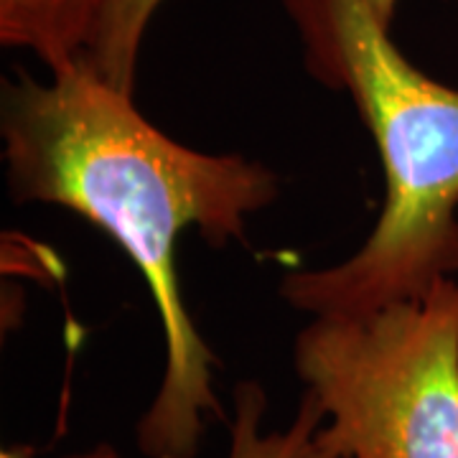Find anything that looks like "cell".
<instances>
[{
  "label": "cell",
  "mask_w": 458,
  "mask_h": 458,
  "mask_svg": "<svg viewBox=\"0 0 458 458\" xmlns=\"http://www.w3.org/2000/svg\"><path fill=\"white\" fill-rule=\"evenodd\" d=\"M0 138L18 204H54L99 227L138 267L165 344L161 385L135 426L146 458H197L214 393L216 357L181 291V234L212 247L242 240L247 219L278 199V176L240 153H204L156 128L131 92L80 59L49 80H3Z\"/></svg>",
  "instance_id": "cell-1"
},
{
  "label": "cell",
  "mask_w": 458,
  "mask_h": 458,
  "mask_svg": "<svg viewBox=\"0 0 458 458\" xmlns=\"http://www.w3.org/2000/svg\"><path fill=\"white\" fill-rule=\"evenodd\" d=\"M306 69L344 92L372 135L385 204L369 237L336 265L293 270L280 295L309 316H354L458 273V89L393 41L367 0H283Z\"/></svg>",
  "instance_id": "cell-2"
},
{
  "label": "cell",
  "mask_w": 458,
  "mask_h": 458,
  "mask_svg": "<svg viewBox=\"0 0 458 458\" xmlns=\"http://www.w3.org/2000/svg\"><path fill=\"white\" fill-rule=\"evenodd\" d=\"M293 369L336 458H458V280L354 316H313Z\"/></svg>",
  "instance_id": "cell-3"
},
{
  "label": "cell",
  "mask_w": 458,
  "mask_h": 458,
  "mask_svg": "<svg viewBox=\"0 0 458 458\" xmlns=\"http://www.w3.org/2000/svg\"><path fill=\"white\" fill-rule=\"evenodd\" d=\"M105 5L107 0H0V44L59 72L84 59Z\"/></svg>",
  "instance_id": "cell-4"
},
{
  "label": "cell",
  "mask_w": 458,
  "mask_h": 458,
  "mask_svg": "<svg viewBox=\"0 0 458 458\" xmlns=\"http://www.w3.org/2000/svg\"><path fill=\"white\" fill-rule=\"evenodd\" d=\"M265 410L267 394L260 382L242 379L234 387L227 458H306L318 428L324 423V412L311 394L303 393L293 420L285 428L265 430Z\"/></svg>",
  "instance_id": "cell-5"
},
{
  "label": "cell",
  "mask_w": 458,
  "mask_h": 458,
  "mask_svg": "<svg viewBox=\"0 0 458 458\" xmlns=\"http://www.w3.org/2000/svg\"><path fill=\"white\" fill-rule=\"evenodd\" d=\"M164 3L165 0H107L92 44L84 54L87 64L113 87L135 95L140 49Z\"/></svg>",
  "instance_id": "cell-6"
},
{
  "label": "cell",
  "mask_w": 458,
  "mask_h": 458,
  "mask_svg": "<svg viewBox=\"0 0 458 458\" xmlns=\"http://www.w3.org/2000/svg\"><path fill=\"white\" fill-rule=\"evenodd\" d=\"M31 448L29 445H5L0 451V458H31ZM64 458H123V454L114 448L113 443H98L95 448L89 451H82V454H72V456Z\"/></svg>",
  "instance_id": "cell-7"
},
{
  "label": "cell",
  "mask_w": 458,
  "mask_h": 458,
  "mask_svg": "<svg viewBox=\"0 0 458 458\" xmlns=\"http://www.w3.org/2000/svg\"><path fill=\"white\" fill-rule=\"evenodd\" d=\"M369 5H372V11H375L379 21H385L387 26H393L394 13H397V5H400V0H367Z\"/></svg>",
  "instance_id": "cell-8"
},
{
  "label": "cell",
  "mask_w": 458,
  "mask_h": 458,
  "mask_svg": "<svg viewBox=\"0 0 458 458\" xmlns=\"http://www.w3.org/2000/svg\"><path fill=\"white\" fill-rule=\"evenodd\" d=\"M306 458H336V456H331L328 451H324L318 443H316V438H313L311 443V448H309V454H306Z\"/></svg>",
  "instance_id": "cell-9"
}]
</instances>
